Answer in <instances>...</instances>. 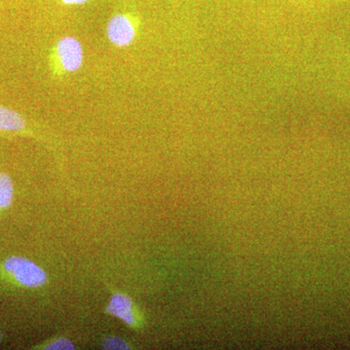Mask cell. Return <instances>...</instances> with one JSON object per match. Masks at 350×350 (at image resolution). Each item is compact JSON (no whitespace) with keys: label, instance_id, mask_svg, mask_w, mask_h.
<instances>
[{"label":"cell","instance_id":"6da1fadb","mask_svg":"<svg viewBox=\"0 0 350 350\" xmlns=\"http://www.w3.org/2000/svg\"><path fill=\"white\" fill-rule=\"evenodd\" d=\"M3 275L18 286L38 289L49 282L47 271L36 262L24 256L7 257L1 264Z\"/></svg>","mask_w":350,"mask_h":350},{"label":"cell","instance_id":"7a4b0ae2","mask_svg":"<svg viewBox=\"0 0 350 350\" xmlns=\"http://www.w3.org/2000/svg\"><path fill=\"white\" fill-rule=\"evenodd\" d=\"M84 63L82 44L73 36H64L51 51L50 66L54 75L62 76L79 70Z\"/></svg>","mask_w":350,"mask_h":350},{"label":"cell","instance_id":"3957f363","mask_svg":"<svg viewBox=\"0 0 350 350\" xmlns=\"http://www.w3.org/2000/svg\"><path fill=\"white\" fill-rule=\"evenodd\" d=\"M0 137L8 139L15 137H31L55 145V142L45 133L39 130L38 126L32 125L19 112L3 105H0Z\"/></svg>","mask_w":350,"mask_h":350},{"label":"cell","instance_id":"277c9868","mask_svg":"<svg viewBox=\"0 0 350 350\" xmlns=\"http://www.w3.org/2000/svg\"><path fill=\"white\" fill-rule=\"evenodd\" d=\"M105 312L116 317L131 330H142L145 326V317L142 308L133 299L124 292L113 291Z\"/></svg>","mask_w":350,"mask_h":350},{"label":"cell","instance_id":"5b68a950","mask_svg":"<svg viewBox=\"0 0 350 350\" xmlns=\"http://www.w3.org/2000/svg\"><path fill=\"white\" fill-rule=\"evenodd\" d=\"M107 38L117 47H126L135 40L137 27L130 16L116 14L108 22Z\"/></svg>","mask_w":350,"mask_h":350},{"label":"cell","instance_id":"8992f818","mask_svg":"<svg viewBox=\"0 0 350 350\" xmlns=\"http://www.w3.org/2000/svg\"><path fill=\"white\" fill-rule=\"evenodd\" d=\"M15 186L10 175L0 170V218L12 206Z\"/></svg>","mask_w":350,"mask_h":350},{"label":"cell","instance_id":"52a82bcc","mask_svg":"<svg viewBox=\"0 0 350 350\" xmlns=\"http://www.w3.org/2000/svg\"><path fill=\"white\" fill-rule=\"evenodd\" d=\"M75 345L73 344L70 338L66 337H55L46 340L45 342H41L32 349L40 350H75Z\"/></svg>","mask_w":350,"mask_h":350},{"label":"cell","instance_id":"ba28073f","mask_svg":"<svg viewBox=\"0 0 350 350\" xmlns=\"http://www.w3.org/2000/svg\"><path fill=\"white\" fill-rule=\"evenodd\" d=\"M101 349L105 350H130L133 345L126 338L119 336L107 335L103 338L100 342Z\"/></svg>","mask_w":350,"mask_h":350},{"label":"cell","instance_id":"9c48e42d","mask_svg":"<svg viewBox=\"0 0 350 350\" xmlns=\"http://www.w3.org/2000/svg\"><path fill=\"white\" fill-rule=\"evenodd\" d=\"M88 1L89 0H62V2L66 5H81Z\"/></svg>","mask_w":350,"mask_h":350},{"label":"cell","instance_id":"30bf717a","mask_svg":"<svg viewBox=\"0 0 350 350\" xmlns=\"http://www.w3.org/2000/svg\"><path fill=\"white\" fill-rule=\"evenodd\" d=\"M2 340V333L1 331H0V342H1Z\"/></svg>","mask_w":350,"mask_h":350}]
</instances>
